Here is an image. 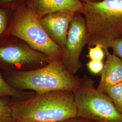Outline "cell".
<instances>
[{
    "mask_svg": "<svg viewBox=\"0 0 122 122\" xmlns=\"http://www.w3.org/2000/svg\"><path fill=\"white\" fill-rule=\"evenodd\" d=\"M14 122H61L76 116L72 92L35 93L24 100L12 98Z\"/></svg>",
    "mask_w": 122,
    "mask_h": 122,
    "instance_id": "1",
    "label": "cell"
},
{
    "mask_svg": "<svg viewBox=\"0 0 122 122\" xmlns=\"http://www.w3.org/2000/svg\"><path fill=\"white\" fill-rule=\"evenodd\" d=\"M5 80L14 88L44 93L57 91L73 92L81 79L70 73L62 60L51 61L39 68L26 71H1Z\"/></svg>",
    "mask_w": 122,
    "mask_h": 122,
    "instance_id": "2",
    "label": "cell"
},
{
    "mask_svg": "<svg viewBox=\"0 0 122 122\" xmlns=\"http://www.w3.org/2000/svg\"><path fill=\"white\" fill-rule=\"evenodd\" d=\"M82 14L87 29V44L110 48L122 39V0H102L84 3Z\"/></svg>",
    "mask_w": 122,
    "mask_h": 122,
    "instance_id": "3",
    "label": "cell"
},
{
    "mask_svg": "<svg viewBox=\"0 0 122 122\" xmlns=\"http://www.w3.org/2000/svg\"><path fill=\"white\" fill-rule=\"evenodd\" d=\"M10 35L22 39L50 61L62 60L63 49L48 36L39 17L28 4L15 11Z\"/></svg>",
    "mask_w": 122,
    "mask_h": 122,
    "instance_id": "4",
    "label": "cell"
},
{
    "mask_svg": "<svg viewBox=\"0 0 122 122\" xmlns=\"http://www.w3.org/2000/svg\"><path fill=\"white\" fill-rule=\"evenodd\" d=\"M72 92L76 117L99 122H122V114L109 96L95 87L92 79H81L80 85Z\"/></svg>",
    "mask_w": 122,
    "mask_h": 122,
    "instance_id": "5",
    "label": "cell"
},
{
    "mask_svg": "<svg viewBox=\"0 0 122 122\" xmlns=\"http://www.w3.org/2000/svg\"><path fill=\"white\" fill-rule=\"evenodd\" d=\"M50 60L22 39L10 36L0 43V70L26 71L47 65Z\"/></svg>",
    "mask_w": 122,
    "mask_h": 122,
    "instance_id": "6",
    "label": "cell"
},
{
    "mask_svg": "<svg viewBox=\"0 0 122 122\" xmlns=\"http://www.w3.org/2000/svg\"><path fill=\"white\" fill-rule=\"evenodd\" d=\"M81 14H76L70 23L65 46L63 49V64L73 75L82 66L80 57L83 48L87 44L86 23Z\"/></svg>",
    "mask_w": 122,
    "mask_h": 122,
    "instance_id": "7",
    "label": "cell"
},
{
    "mask_svg": "<svg viewBox=\"0 0 122 122\" xmlns=\"http://www.w3.org/2000/svg\"><path fill=\"white\" fill-rule=\"evenodd\" d=\"M76 14L59 11L40 19V23L48 36L62 49L65 46L70 23Z\"/></svg>",
    "mask_w": 122,
    "mask_h": 122,
    "instance_id": "8",
    "label": "cell"
},
{
    "mask_svg": "<svg viewBox=\"0 0 122 122\" xmlns=\"http://www.w3.org/2000/svg\"><path fill=\"white\" fill-rule=\"evenodd\" d=\"M27 4L39 19L59 11L82 14L84 7L80 0H28Z\"/></svg>",
    "mask_w": 122,
    "mask_h": 122,
    "instance_id": "9",
    "label": "cell"
},
{
    "mask_svg": "<svg viewBox=\"0 0 122 122\" xmlns=\"http://www.w3.org/2000/svg\"><path fill=\"white\" fill-rule=\"evenodd\" d=\"M104 50L106 60L97 88L106 93L111 87L122 82V60L117 55L111 54L109 49Z\"/></svg>",
    "mask_w": 122,
    "mask_h": 122,
    "instance_id": "10",
    "label": "cell"
},
{
    "mask_svg": "<svg viewBox=\"0 0 122 122\" xmlns=\"http://www.w3.org/2000/svg\"><path fill=\"white\" fill-rule=\"evenodd\" d=\"M35 93L32 91H23L14 88L5 80L0 70V98L8 96L18 100H24L29 98Z\"/></svg>",
    "mask_w": 122,
    "mask_h": 122,
    "instance_id": "11",
    "label": "cell"
},
{
    "mask_svg": "<svg viewBox=\"0 0 122 122\" xmlns=\"http://www.w3.org/2000/svg\"><path fill=\"white\" fill-rule=\"evenodd\" d=\"M16 10L0 7V43L10 36V32Z\"/></svg>",
    "mask_w": 122,
    "mask_h": 122,
    "instance_id": "12",
    "label": "cell"
},
{
    "mask_svg": "<svg viewBox=\"0 0 122 122\" xmlns=\"http://www.w3.org/2000/svg\"><path fill=\"white\" fill-rule=\"evenodd\" d=\"M0 122H14L12 110V98H0Z\"/></svg>",
    "mask_w": 122,
    "mask_h": 122,
    "instance_id": "13",
    "label": "cell"
},
{
    "mask_svg": "<svg viewBox=\"0 0 122 122\" xmlns=\"http://www.w3.org/2000/svg\"><path fill=\"white\" fill-rule=\"evenodd\" d=\"M106 94L112 100L117 109L122 114V82L111 87Z\"/></svg>",
    "mask_w": 122,
    "mask_h": 122,
    "instance_id": "14",
    "label": "cell"
},
{
    "mask_svg": "<svg viewBox=\"0 0 122 122\" xmlns=\"http://www.w3.org/2000/svg\"><path fill=\"white\" fill-rule=\"evenodd\" d=\"M28 2V0H0V7L17 10Z\"/></svg>",
    "mask_w": 122,
    "mask_h": 122,
    "instance_id": "15",
    "label": "cell"
},
{
    "mask_svg": "<svg viewBox=\"0 0 122 122\" xmlns=\"http://www.w3.org/2000/svg\"><path fill=\"white\" fill-rule=\"evenodd\" d=\"M105 57V52L100 45H95L93 47H90L88 57L91 60L103 61Z\"/></svg>",
    "mask_w": 122,
    "mask_h": 122,
    "instance_id": "16",
    "label": "cell"
},
{
    "mask_svg": "<svg viewBox=\"0 0 122 122\" xmlns=\"http://www.w3.org/2000/svg\"><path fill=\"white\" fill-rule=\"evenodd\" d=\"M87 68L92 73L98 74L101 73L103 70L104 64L103 61L91 60L86 64Z\"/></svg>",
    "mask_w": 122,
    "mask_h": 122,
    "instance_id": "17",
    "label": "cell"
},
{
    "mask_svg": "<svg viewBox=\"0 0 122 122\" xmlns=\"http://www.w3.org/2000/svg\"><path fill=\"white\" fill-rule=\"evenodd\" d=\"M110 48L113 51V53L122 59V39L115 40L111 45Z\"/></svg>",
    "mask_w": 122,
    "mask_h": 122,
    "instance_id": "18",
    "label": "cell"
},
{
    "mask_svg": "<svg viewBox=\"0 0 122 122\" xmlns=\"http://www.w3.org/2000/svg\"><path fill=\"white\" fill-rule=\"evenodd\" d=\"M61 122H99L94 121L91 119L85 118H80L78 117H75L74 118H71L68 119L64 121Z\"/></svg>",
    "mask_w": 122,
    "mask_h": 122,
    "instance_id": "19",
    "label": "cell"
},
{
    "mask_svg": "<svg viewBox=\"0 0 122 122\" xmlns=\"http://www.w3.org/2000/svg\"><path fill=\"white\" fill-rule=\"evenodd\" d=\"M83 3H87V2H98L102 0H80Z\"/></svg>",
    "mask_w": 122,
    "mask_h": 122,
    "instance_id": "20",
    "label": "cell"
}]
</instances>
